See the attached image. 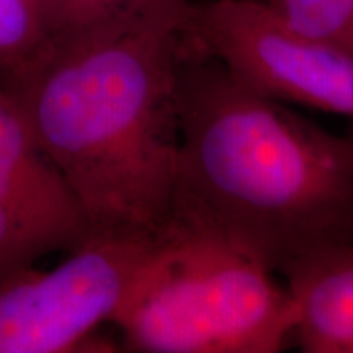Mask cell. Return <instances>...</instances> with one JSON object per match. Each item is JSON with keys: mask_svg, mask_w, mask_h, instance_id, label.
Masks as SVG:
<instances>
[{"mask_svg": "<svg viewBox=\"0 0 353 353\" xmlns=\"http://www.w3.org/2000/svg\"><path fill=\"white\" fill-rule=\"evenodd\" d=\"M179 117L169 224L272 273L322 247L353 245V134L245 85L195 39L179 69Z\"/></svg>", "mask_w": 353, "mask_h": 353, "instance_id": "7a4b0ae2", "label": "cell"}, {"mask_svg": "<svg viewBox=\"0 0 353 353\" xmlns=\"http://www.w3.org/2000/svg\"><path fill=\"white\" fill-rule=\"evenodd\" d=\"M156 2L159 0H39V6L50 43L121 19Z\"/></svg>", "mask_w": 353, "mask_h": 353, "instance_id": "30bf717a", "label": "cell"}, {"mask_svg": "<svg viewBox=\"0 0 353 353\" xmlns=\"http://www.w3.org/2000/svg\"><path fill=\"white\" fill-rule=\"evenodd\" d=\"M110 322L131 352L276 353L293 337L296 311L286 286L255 260L167 224Z\"/></svg>", "mask_w": 353, "mask_h": 353, "instance_id": "3957f363", "label": "cell"}, {"mask_svg": "<svg viewBox=\"0 0 353 353\" xmlns=\"http://www.w3.org/2000/svg\"><path fill=\"white\" fill-rule=\"evenodd\" d=\"M90 234L17 101L0 85V283L44 255L76 249Z\"/></svg>", "mask_w": 353, "mask_h": 353, "instance_id": "8992f818", "label": "cell"}, {"mask_svg": "<svg viewBox=\"0 0 353 353\" xmlns=\"http://www.w3.org/2000/svg\"><path fill=\"white\" fill-rule=\"evenodd\" d=\"M164 231L90 234L51 272L28 267L6 278L0 353L82 350L125 303Z\"/></svg>", "mask_w": 353, "mask_h": 353, "instance_id": "277c9868", "label": "cell"}, {"mask_svg": "<svg viewBox=\"0 0 353 353\" xmlns=\"http://www.w3.org/2000/svg\"><path fill=\"white\" fill-rule=\"evenodd\" d=\"M192 7L159 0L50 41L3 81L92 234L162 232L169 224Z\"/></svg>", "mask_w": 353, "mask_h": 353, "instance_id": "6da1fadb", "label": "cell"}, {"mask_svg": "<svg viewBox=\"0 0 353 353\" xmlns=\"http://www.w3.org/2000/svg\"><path fill=\"white\" fill-rule=\"evenodd\" d=\"M39 0H0V74L20 72L46 48Z\"/></svg>", "mask_w": 353, "mask_h": 353, "instance_id": "ba28073f", "label": "cell"}, {"mask_svg": "<svg viewBox=\"0 0 353 353\" xmlns=\"http://www.w3.org/2000/svg\"><path fill=\"white\" fill-rule=\"evenodd\" d=\"M190 30L205 54L262 95L353 118V54L294 30L265 0L193 6Z\"/></svg>", "mask_w": 353, "mask_h": 353, "instance_id": "5b68a950", "label": "cell"}, {"mask_svg": "<svg viewBox=\"0 0 353 353\" xmlns=\"http://www.w3.org/2000/svg\"><path fill=\"white\" fill-rule=\"evenodd\" d=\"M293 299V339L306 353H353V245L322 247L281 272Z\"/></svg>", "mask_w": 353, "mask_h": 353, "instance_id": "52a82bcc", "label": "cell"}, {"mask_svg": "<svg viewBox=\"0 0 353 353\" xmlns=\"http://www.w3.org/2000/svg\"><path fill=\"white\" fill-rule=\"evenodd\" d=\"M265 2H268V0H265Z\"/></svg>", "mask_w": 353, "mask_h": 353, "instance_id": "8fae6325", "label": "cell"}, {"mask_svg": "<svg viewBox=\"0 0 353 353\" xmlns=\"http://www.w3.org/2000/svg\"><path fill=\"white\" fill-rule=\"evenodd\" d=\"M294 30L353 54V0H268Z\"/></svg>", "mask_w": 353, "mask_h": 353, "instance_id": "9c48e42d", "label": "cell"}]
</instances>
